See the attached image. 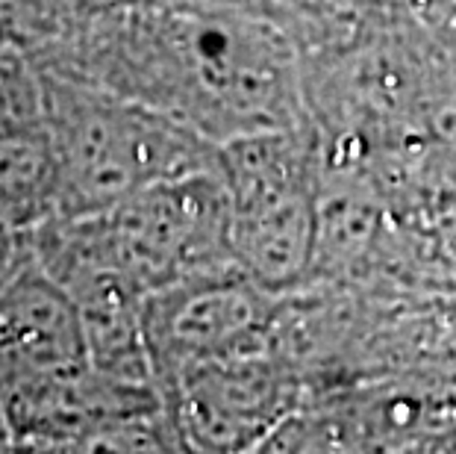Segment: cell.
Returning a JSON list of instances; mask_svg holds the SVG:
<instances>
[{"mask_svg": "<svg viewBox=\"0 0 456 454\" xmlns=\"http://www.w3.org/2000/svg\"><path fill=\"white\" fill-rule=\"evenodd\" d=\"M60 210V175L42 121L0 133V212L33 230Z\"/></svg>", "mask_w": 456, "mask_h": 454, "instance_id": "9c48e42d", "label": "cell"}, {"mask_svg": "<svg viewBox=\"0 0 456 454\" xmlns=\"http://www.w3.org/2000/svg\"><path fill=\"white\" fill-rule=\"evenodd\" d=\"M277 301L239 266L174 280L151 293L144 343L157 386L165 390L198 366L265 345Z\"/></svg>", "mask_w": 456, "mask_h": 454, "instance_id": "52a82bcc", "label": "cell"}, {"mask_svg": "<svg viewBox=\"0 0 456 454\" xmlns=\"http://www.w3.org/2000/svg\"><path fill=\"white\" fill-rule=\"evenodd\" d=\"M38 71L60 175L56 216H92L153 183L218 169V144L183 121L103 86Z\"/></svg>", "mask_w": 456, "mask_h": 454, "instance_id": "7a4b0ae2", "label": "cell"}, {"mask_svg": "<svg viewBox=\"0 0 456 454\" xmlns=\"http://www.w3.org/2000/svg\"><path fill=\"white\" fill-rule=\"evenodd\" d=\"M239 268L271 295L313 284L324 142L315 121L218 144Z\"/></svg>", "mask_w": 456, "mask_h": 454, "instance_id": "3957f363", "label": "cell"}, {"mask_svg": "<svg viewBox=\"0 0 456 454\" xmlns=\"http://www.w3.org/2000/svg\"><path fill=\"white\" fill-rule=\"evenodd\" d=\"M94 216L112 257L148 295L174 280L239 266L218 169L153 183Z\"/></svg>", "mask_w": 456, "mask_h": 454, "instance_id": "277c9868", "label": "cell"}, {"mask_svg": "<svg viewBox=\"0 0 456 454\" xmlns=\"http://www.w3.org/2000/svg\"><path fill=\"white\" fill-rule=\"evenodd\" d=\"M304 378L271 345L198 366L162 390L186 451H262L306 401Z\"/></svg>", "mask_w": 456, "mask_h": 454, "instance_id": "8992f818", "label": "cell"}, {"mask_svg": "<svg viewBox=\"0 0 456 454\" xmlns=\"http://www.w3.org/2000/svg\"><path fill=\"white\" fill-rule=\"evenodd\" d=\"M33 230L18 227L12 219L0 212V286L12 277L18 268L33 260Z\"/></svg>", "mask_w": 456, "mask_h": 454, "instance_id": "30bf717a", "label": "cell"}, {"mask_svg": "<svg viewBox=\"0 0 456 454\" xmlns=\"http://www.w3.org/2000/svg\"><path fill=\"white\" fill-rule=\"evenodd\" d=\"M92 363L71 295L33 257L0 286V399Z\"/></svg>", "mask_w": 456, "mask_h": 454, "instance_id": "ba28073f", "label": "cell"}, {"mask_svg": "<svg viewBox=\"0 0 456 454\" xmlns=\"http://www.w3.org/2000/svg\"><path fill=\"white\" fill-rule=\"evenodd\" d=\"M456 442V386L430 375L359 381L306 395L271 433V451H430ZM262 449V451H265Z\"/></svg>", "mask_w": 456, "mask_h": 454, "instance_id": "5b68a950", "label": "cell"}, {"mask_svg": "<svg viewBox=\"0 0 456 454\" xmlns=\"http://www.w3.org/2000/svg\"><path fill=\"white\" fill-rule=\"evenodd\" d=\"M33 62L148 103L216 144L313 121L300 47L262 9L94 6Z\"/></svg>", "mask_w": 456, "mask_h": 454, "instance_id": "6da1fadb", "label": "cell"}, {"mask_svg": "<svg viewBox=\"0 0 456 454\" xmlns=\"http://www.w3.org/2000/svg\"><path fill=\"white\" fill-rule=\"evenodd\" d=\"M0 451H15V433H12V422H9L6 404L0 401Z\"/></svg>", "mask_w": 456, "mask_h": 454, "instance_id": "8fae6325", "label": "cell"}]
</instances>
